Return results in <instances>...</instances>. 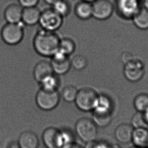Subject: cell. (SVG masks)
<instances>
[{"mask_svg":"<svg viewBox=\"0 0 148 148\" xmlns=\"http://www.w3.org/2000/svg\"><path fill=\"white\" fill-rule=\"evenodd\" d=\"M60 39L56 32L41 28L34 38V48L39 55L51 58L59 49Z\"/></svg>","mask_w":148,"mask_h":148,"instance_id":"6da1fadb","label":"cell"},{"mask_svg":"<svg viewBox=\"0 0 148 148\" xmlns=\"http://www.w3.org/2000/svg\"><path fill=\"white\" fill-rule=\"evenodd\" d=\"M22 22L18 23H7L1 30V38L5 44L17 45L22 42L24 36V28Z\"/></svg>","mask_w":148,"mask_h":148,"instance_id":"7a4b0ae2","label":"cell"},{"mask_svg":"<svg viewBox=\"0 0 148 148\" xmlns=\"http://www.w3.org/2000/svg\"><path fill=\"white\" fill-rule=\"evenodd\" d=\"M99 94L93 88H84L78 90L74 104L79 110L84 112H92Z\"/></svg>","mask_w":148,"mask_h":148,"instance_id":"3957f363","label":"cell"},{"mask_svg":"<svg viewBox=\"0 0 148 148\" xmlns=\"http://www.w3.org/2000/svg\"><path fill=\"white\" fill-rule=\"evenodd\" d=\"M61 100L60 94L57 91H48L40 88L36 93L35 101L40 110L50 111L58 106Z\"/></svg>","mask_w":148,"mask_h":148,"instance_id":"277c9868","label":"cell"},{"mask_svg":"<svg viewBox=\"0 0 148 148\" xmlns=\"http://www.w3.org/2000/svg\"><path fill=\"white\" fill-rule=\"evenodd\" d=\"M63 23V17L56 13L52 8L46 9L41 11L38 22L40 27L44 30L56 32Z\"/></svg>","mask_w":148,"mask_h":148,"instance_id":"5b68a950","label":"cell"},{"mask_svg":"<svg viewBox=\"0 0 148 148\" xmlns=\"http://www.w3.org/2000/svg\"><path fill=\"white\" fill-rule=\"evenodd\" d=\"M75 128L77 136L84 142L94 140L97 136V126L92 119L80 118L76 122Z\"/></svg>","mask_w":148,"mask_h":148,"instance_id":"8992f818","label":"cell"},{"mask_svg":"<svg viewBox=\"0 0 148 148\" xmlns=\"http://www.w3.org/2000/svg\"><path fill=\"white\" fill-rule=\"evenodd\" d=\"M92 6V17L97 20H107L114 12V5L110 0H96Z\"/></svg>","mask_w":148,"mask_h":148,"instance_id":"52a82bcc","label":"cell"},{"mask_svg":"<svg viewBox=\"0 0 148 148\" xmlns=\"http://www.w3.org/2000/svg\"><path fill=\"white\" fill-rule=\"evenodd\" d=\"M140 7L138 0H116V11L123 19H132Z\"/></svg>","mask_w":148,"mask_h":148,"instance_id":"ba28073f","label":"cell"},{"mask_svg":"<svg viewBox=\"0 0 148 148\" xmlns=\"http://www.w3.org/2000/svg\"><path fill=\"white\" fill-rule=\"evenodd\" d=\"M50 63L54 73L58 76L67 74L71 68L69 57L63 54L59 50L51 57Z\"/></svg>","mask_w":148,"mask_h":148,"instance_id":"9c48e42d","label":"cell"},{"mask_svg":"<svg viewBox=\"0 0 148 148\" xmlns=\"http://www.w3.org/2000/svg\"><path fill=\"white\" fill-rule=\"evenodd\" d=\"M144 66L142 62L134 59L124 64L123 70L126 79L133 82L140 80L144 74Z\"/></svg>","mask_w":148,"mask_h":148,"instance_id":"30bf717a","label":"cell"},{"mask_svg":"<svg viewBox=\"0 0 148 148\" xmlns=\"http://www.w3.org/2000/svg\"><path fill=\"white\" fill-rule=\"evenodd\" d=\"M42 138L47 148H62L64 146L61 130L54 127L46 128L43 132Z\"/></svg>","mask_w":148,"mask_h":148,"instance_id":"8fae6325","label":"cell"},{"mask_svg":"<svg viewBox=\"0 0 148 148\" xmlns=\"http://www.w3.org/2000/svg\"><path fill=\"white\" fill-rule=\"evenodd\" d=\"M113 109L114 103L112 99L107 95L99 94L92 112L100 114H112Z\"/></svg>","mask_w":148,"mask_h":148,"instance_id":"7c38bea8","label":"cell"},{"mask_svg":"<svg viewBox=\"0 0 148 148\" xmlns=\"http://www.w3.org/2000/svg\"><path fill=\"white\" fill-rule=\"evenodd\" d=\"M54 73L50 62L42 60L36 63L33 70L34 80L40 84L44 79Z\"/></svg>","mask_w":148,"mask_h":148,"instance_id":"4fadbf2b","label":"cell"},{"mask_svg":"<svg viewBox=\"0 0 148 148\" xmlns=\"http://www.w3.org/2000/svg\"><path fill=\"white\" fill-rule=\"evenodd\" d=\"M23 8L19 4H12L8 5L4 11V18L7 23H18L22 22Z\"/></svg>","mask_w":148,"mask_h":148,"instance_id":"5bb4252c","label":"cell"},{"mask_svg":"<svg viewBox=\"0 0 148 148\" xmlns=\"http://www.w3.org/2000/svg\"><path fill=\"white\" fill-rule=\"evenodd\" d=\"M41 11L36 7L24 8L22 15V23L28 26H34L38 23Z\"/></svg>","mask_w":148,"mask_h":148,"instance_id":"9a60e30c","label":"cell"},{"mask_svg":"<svg viewBox=\"0 0 148 148\" xmlns=\"http://www.w3.org/2000/svg\"><path fill=\"white\" fill-rule=\"evenodd\" d=\"M134 127L130 124L122 123L118 125L115 131V137L118 142L126 144L132 140Z\"/></svg>","mask_w":148,"mask_h":148,"instance_id":"2e32d148","label":"cell"},{"mask_svg":"<svg viewBox=\"0 0 148 148\" xmlns=\"http://www.w3.org/2000/svg\"><path fill=\"white\" fill-rule=\"evenodd\" d=\"M18 145L20 148H38V137L32 131H25L20 134Z\"/></svg>","mask_w":148,"mask_h":148,"instance_id":"e0dca14e","label":"cell"},{"mask_svg":"<svg viewBox=\"0 0 148 148\" xmlns=\"http://www.w3.org/2000/svg\"><path fill=\"white\" fill-rule=\"evenodd\" d=\"M74 13L80 20H87L92 17V3L81 1L76 4Z\"/></svg>","mask_w":148,"mask_h":148,"instance_id":"ac0fdd59","label":"cell"},{"mask_svg":"<svg viewBox=\"0 0 148 148\" xmlns=\"http://www.w3.org/2000/svg\"><path fill=\"white\" fill-rule=\"evenodd\" d=\"M132 140L135 146L148 148V130L146 127L135 128L132 134Z\"/></svg>","mask_w":148,"mask_h":148,"instance_id":"d6986e66","label":"cell"},{"mask_svg":"<svg viewBox=\"0 0 148 148\" xmlns=\"http://www.w3.org/2000/svg\"><path fill=\"white\" fill-rule=\"evenodd\" d=\"M132 20L137 28L141 30L148 29V10L143 6L140 7Z\"/></svg>","mask_w":148,"mask_h":148,"instance_id":"ffe728a7","label":"cell"},{"mask_svg":"<svg viewBox=\"0 0 148 148\" xmlns=\"http://www.w3.org/2000/svg\"><path fill=\"white\" fill-rule=\"evenodd\" d=\"M39 84L40 88L44 90L57 91L60 86V80L58 75L54 73L44 79Z\"/></svg>","mask_w":148,"mask_h":148,"instance_id":"44dd1931","label":"cell"},{"mask_svg":"<svg viewBox=\"0 0 148 148\" xmlns=\"http://www.w3.org/2000/svg\"><path fill=\"white\" fill-rule=\"evenodd\" d=\"M76 48V44L71 38H64L60 39L58 50L66 56L69 57L73 54Z\"/></svg>","mask_w":148,"mask_h":148,"instance_id":"7402d4cb","label":"cell"},{"mask_svg":"<svg viewBox=\"0 0 148 148\" xmlns=\"http://www.w3.org/2000/svg\"><path fill=\"white\" fill-rule=\"evenodd\" d=\"M78 91V90L76 86L72 85L66 86L63 88L61 93L60 94L61 98H62L66 103H74Z\"/></svg>","mask_w":148,"mask_h":148,"instance_id":"603a6c76","label":"cell"},{"mask_svg":"<svg viewBox=\"0 0 148 148\" xmlns=\"http://www.w3.org/2000/svg\"><path fill=\"white\" fill-rule=\"evenodd\" d=\"M92 119L97 127H105L112 121V114H100L92 112Z\"/></svg>","mask_w":148,"mask_h":148,"instance_id":"cb8c5ba5","label":"cell"},{"mask_svg":"<svg viewBox=\"0 0 148 148\" xmlns=\"http://www.w3.org/2000/svg\"><path fill=\"white\" fill-rule=\"evenodd\" d=\"M52 8L63 18L68 16L71 12V5L66 0H60L56 2Z\"/></svg>","mask_w":148,"mask_h":148,"instance_id":"d4e9b609","label":"cell"},{"mask_svg":"<svg viewBox=\"0 0 148 148\" xmlns=\"http://www.w3.org/2000/svg\"><path fill=\"white\" fill-rule=\"evenodd\" d=\"M134 106L137 111L144 112L148 109V94L142 93L137 95L134 100Z\"/></svg>","mask_w":148,"mask_h":148,"instance_id":"484cf974","label":"cell"},{"mask_svg":"<svg viewBox=\"0 0 148 148\" xmlns=\"http://www.w3.org/2000/svg\"><path fill=\"white\" fill-rule=\"evenodd\" d=\"M71 67L77 71H82L86 68L88 64L87 58L82 55H76L70 60Z\"/></svg>","mask_w":148,"mask_h":148,"instance_id":"4316f807","label":"cell"},{"mask_svg":"<svg viewBox=\"0 0 148 148\" xmlns=\"http://www.w3.org/2000/svg\"><path fill=\"white\" fill-rule=\"evenodd\" d=\"M131 122L132 125L135 128L146 127V126L148 125L145 119L143 112L138 111L132 116Z\"/></svg>","mask_w":148,"mask_h":148,"instance_id":"83f0119b","label":"cell"},{"mask_svg":"<svg viewBox=\"0 0 148 148\" xmlns=\"http://www.w3.org/2000/svg\"><path fill=\"white\" fill-rule=\"evenodd\" d=\"M19 4L23 8L36 7L40 0H18Z\"/></svg>","mask_w":148,"mask_h":148,"instance_id":"f1b7e54d","label":"cell"},{"mask_svg":"<svg viewBox=\"0 0 148 148\" xmlns=\"http://www.w3.org/2000/svg\"><path fill=\"white\" fill-rule=\"evenodd\" d=\"M134 59L132 54L129 52H124L121 55V60L123 64H125L132 61Z\"/></svg>","mask_w":148,"mask_h":148,"instance_id":"f546056e","label":"cell"},{"mask_svg":"<svg viewBox=\"0 0 148 148\" xmlns=\"http://www.w3.org/2000/svg\"><path fill=\"white\" fill-rule=\"evenodd\" d=\"M104 147L105 145H103L100 143L95 141L94 140L88 142L86 148H104Z\"/></svg>","mask_w":148,"mask_h":148,"instance_id":"4dcf8cb0","label":"cell"},{"mask_svg":"<svg viewBox=\"0 0 148 148\" xmlns=\"http://www.w3.org/2000/svg\"><path fill=\"white\" fill-rule=\"evenodd\" d=\"M62 148H82V147H81L78 145L73 144V143H71V144L65 145Z\"/></svg>","mask_w":148,"mask_h":148,"instance_id":"1f68e13d","label":"cell"},{"mask_svg":"<svg viewBox=\"0 0 148 148\" xmlns=\"http://www.w3.org/2000/svg\"><path fill=\"white\" fill-rule=\"evenodd\" d=\"M104 148H122V147L119 145L116 144H112L105 145Z\"/></svg>","mask_w":148,"mask_h":148,"instance_id":"d6a6232c","label":"cell"},{"mask_svg":"<svg viewBox=\"0 0 148 148\" xmlns=\"http://www.w3.org/2000/svg\"><path fill=\"white\" fill-rule=\"evenodd\" d=\"M44 1L47 4L53 6L54 4L56 3V2H58L60 0H44Z\"/></svg>","mask_w":148,"mask_h":148,"instance_id":"836d02e7","label":"cell"},{"mask_svg":"<svg viewBox=\"0 0 148 148\" xmlns=\"http://www.w3.org/2000/svg\"><path fill=\"white\" fill-rule=\"evenodd\" d=\"M143 113H144L145 120H146L147 123L148 125V109L146 111H145L144 112H143Z\"/></svg>","mask_w":148,"mask_h":148,"instance_id":"e575fe53","label":"cell"},{"mask_svg":"<svg viewBox=\"0 0 148 148\" xmlns=\"http://www.w3.org/2000/svg\"><path fill=\"white\" fill-rule=\"evenodd\" d=\"M143 4H144L143 7L146 8L147 10H148V0H144Z\"/></svg>","mask_w":148,"mask_h":148,"instance_id":"d590c367","label":"cell"},{"mask_svg":"<svg viewBox=\"0 0 148 148\" xmlns=\"http://www.w3.org/2000/svg\"><path fill=\"white\" fill-rule=\"evenodd\" d=\"M81 1H85V2H89V3H92L93 2H94L96 0H81Z\"/></svg>","mask_w":148,"mask_h":148,"instance_id":"8d00e7d4","label":"cell"},{"mask_svg":"<svg viewBox=\"0 0 148 148\" xmlns=\"http://www.w3.org/2000/svg\"><path fill=\"white\" fill-rule=\"evenodd\" d=\"M130 148H140V147H138L135 146L134 147H132Z\"/></svg>","mask_w":148,"mask_h":148,"instance_id":"74e56055","label":"cell"}]
</instances>
